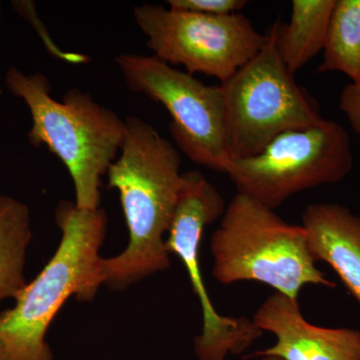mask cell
<instances>
[{"mask_svg": "<svg viewBox=\"0 0 360 360\" xmlns=\"http://www.w3.org/2000/svg\"><path fill=\"white\" fill-rule=\"evenodd\" d=\"M124 122L120 158L106 174L108 186L120 193L129 232L127 248L103 260L104 284L116 290L169 269L165 236L184 184L179 148L137 116Z\"/></svg>", "mask_w": 360, "mask_h": 360, "instance_id": "1", "label": "cell"}, {"mask_svg": "<svg viewBox=\"0 0 360 360\" xmlns=\"http://www.w3.org/2000/svg\"><path fill=\"white\" fill-rule=\"evenodd\" d=\"M61 240L39 276L0 314V355L4 360H52L46 333L66 300L92 302L104 284L99 250L105 238L103 210H86L63 201L56 210Z\"/></svg>", "mask_w": 360, "mask_h": 360, "instance_id": "2", "label": "cell"}, {"mask_svg": "<svg viewBox=\"0 0 360 360\" xmlns=\"http://www.w3.org/2000/svg\"><path fill=\"white\" fill-rule=\"evenodd\" d=\"M6 79L8 89L30 108V142L47 146L68 168L78 208L98 210L101 176L108 174L122 148L124 120L79 89H71L63 101H56L41 73L27 75L11 68Z\"/></svg>", "mask_w": 360, "mask_h": 360, "instance_id": "3", "label": "cell"}, {"mask_svg": "<svg viewBox=\"0 0 360 360\" xmlns=\"http://www.w3.org/2000/svg\"><path fill=\"white\" fill-rule=\"evenodd\" d=\"M212 234V274L224 285L257 281L298 300L303 286L335 288L317 269L302 225L285 220L258 201L236 193Z\"/></svg>", "mask_w": 360, "mask_h": 360, "instance_id": "4", "label": "cell"}, {"mask_svg": "<svg viewBox=\"0 0 360 360\" xmlns=\"http://www.w3.org/2000/svg\"><path fill=\"white\" fill-rule=\"evenodd\" d=\"M276 21L250 61L220 84L225 101L229 160L262 153L278 135L323 122L314 97L296 84L276 51Z\"/></svg>", "mask_w": 360, "mask_h": 360, "instance_id": "5", "label": "cell"}, {"mask_svg": "<svg viewBox=\"0 0 360 360\" xmlns=\"http://www.w3.org/2000/svg\"><path fill=\"white\" fill-rule=\"evenodd\" d=\"M352 167L347 130L324 120L309 129L278 135L257 155L227 160L224 174L238 193L276 210L296 193L340 181Z\"/></svg>", "mask_w": 360, "mask_h": 360, "instance_id": "6", "label": "cell"}, {"mask_svg": "<svg viewBox=\"0 0 360 360\" xmlns=\"http://www.w3.org/2000/svg\"><path fill=\"white\" fill-rule=\"evenodd\" d=\"M134 16L153 56L220 84L255 58L269 39L239 13L210 15L143 4L135 7Z\"/></svg>", "mask_w": 360, "mask_h": 360, "instance_id": "7", "label": "cell"}, {"mask_svg": "<svg viewBox=\"0 0 360 360\" xmlns=\"http://www.w3.org/2000/svg\"><path fill=\"white\" fill-rule=\"evenodd\" d=\"M115 63L132 91L169 112L168 127L179 150L196 165L224 172L229 155L221 86H208L153 56L124 53Z\"/></svg>", "mask_w": 360, "mask_h": 360, "instance_id": "8", "label": "cell"}, {"mask_svg": "<svg viewBox=\"0 0 360 360\" xmlns=\"http://www.w3.org/2000/svg\"><path fill=\"white\" fill-rule=\"evenodd\" d=\"M226 208L219 189L198 170L184 172V184L165 245L186 267L193 292L202 310V328L194 340L198 360H225L248 349L264 333L252 319L224 316L214 309L200 269V246L207 225L224 215Z\"/></svg>", "mask_w": 360, "mask_h": 360, "instance_id": "9", "label": "cell"}, {"mask_svg": "<svg viewBox=\"0 0 360 360\" xmlns=\"http://www.w3.org/2000/svg\"><path fill=\"white\" fill-rule=\"evenodd\" d=\"M262 331L272 333L276 345L252 356L283 360H360V331L316 326L305 319L298 300L283 293L269 296L253 314Z\"/></svg>", "mask_w": 360, "mask_h": 360, "instance_id": "10", "label": "cell"}, {"mask_svg": "<svg viewBox=\"0 0 360 360\" xmlns=\"http://www.w3.org/2000/svg\"><path fill=\"white\" fill-rule=\"evenodd\" d=\"M302 226L314 262L335 270L360 307V217L338 203L310 205Z\"/></svg>", "mask_w": 360, "mask_h": 360, "instance_id": "11", "label": "cell"}, {"mask_svg": "<svg viewBox=\"0 0 360 360\" xmlns=\"http://www.w3.org/2000/svg\"><path fill=\"white\" fill-rule=\"evenodd\" d=\"M335 0H293L290 21L276 20L277 53L295 75L323 51Z\"/></svg>", "mask_w": 360, "mask_h": 360, "instance_id": "12", "label": "cell"}, {"mask_svg": "<svg viewBox=\"0 0 360 360\" xmlns=\"http://www.w3.org/2000/svg\"><path fill=\"white\" fill-rule=\"evenodd\" d=\"M32 240L27 206L0 195V302L14 298L26 285V250Z\"/></svg>", "mask_w": 360, "mask_h": 360, "instance_id": "13", "label": "cell"}, {"mask_svg": "<svg viewBox=\"0 0 360 360\" xmlns=\"http://www.w3.org/2000/svg\"><path fill=\"white\" fill-rule=\"evenodd\" d=\"M319 72L338 71L360 80V0H335Z\"/></svg>", "mask_w": 360, "mask_h": 360, "instance_id": "14", "label": "cell"}, {"mask_svg": "<svg viewBox=\"0 0 360 360\" xmlns=\"http://www.w3.org/2000/svg\"><path fill=\"white\" fill-rule=\"evenodd\" d=\"M168 8L187 13L227 15L238 13L248 6L246 0H168Z\"/></svg>", "mask_w": 360, "mask_h": 360, "instance_id": "15", "label": "cell"}, {"mask_svg": "<svg viewBox=\"0 0 360 360\" xmlns=\"http://www.w3.org/2000/svg\"><path fill=\"white\" fill-rule=\"evenodd\" d=\"M340 110L347 116L350 127L360 135V80L347 85L340 97Z\"/></svg>", "mask_w": 360, "mask_h": 360, "instance_id": "16", "label": "cell"}, {"mask_svg": "<svg viewBox=\"0 0 360 360\" xmlns=\"http://www.w3.org/2000/svg\"><path fill=\"white\" fill-rule=\"evenodd\" d=\"M257 360H283L276 356H259Z\"/></svg>", "mask_w": 360, "mask_h": 360, "instance_id": "17", "label": "cell"}, {"mask_svg": "<svg viewBox=\"0 0 360 360\" xmlns=\"http://www.w3.org/2000/svg\"><path fill=\"white\" fill-rule=\"evenodd\" d=\"M0 360H4V359H2L1 355H0Z\"/></svg>", "mask_w": 360, "mask_h": 360, "instance_id": "18", "label": "cell"}]
</instances>
